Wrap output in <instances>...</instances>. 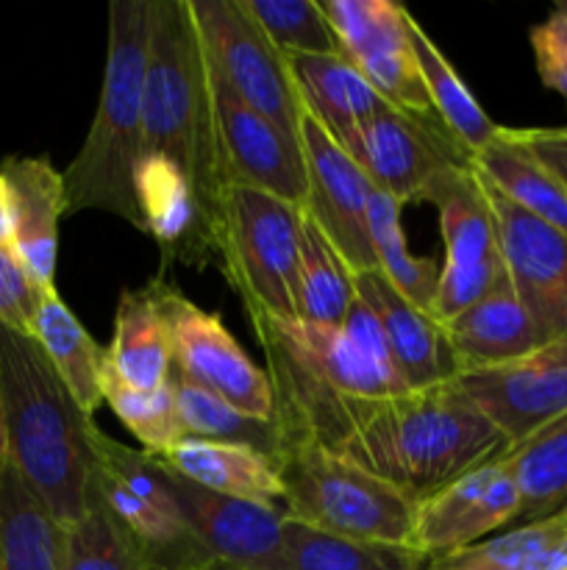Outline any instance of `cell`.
<instances>
[{"mask_svg": "<svg viewBox=\"0 0 567 570\" xmlns=\"http://www.w3.org/2000/svg\"><path fill=\"white\" fill-rule=\"evenodd\" d=\"M248 321L267 356L278 451L300 443L331 449L359 401L409 393L389 362L376 315L359 295L342 326L284 321L267 312H248Z\"/></svg>", "mask_w": 567, "mask_h": 570, "instance_id": "obj_1", "label": "cell"}, {"mask_svg": "<svg viewBox=\"0 0 567 570\" xmlns=\"http://www.w3.org/2000/svg\"><path fill=\"white\" fill-rule=\"evenodd\" d=\"M504 134L531 154L567 193V128H504Z\"/></svg>", "mask_w": 567, "mask_h": 570, "instance_id": "obj_41", "label": "cell"}, {"mask_svg": "<svg viewBox=\"0 0 567 570\" xmlns=\"http://www.w3.org/2000/svg\"><path fill=\"white\" fill-rule=\"evenodd\" d=\"M31 337L42 345L50 365L61 376L81 410L87 415L103 406V376L109 360L106 348L92 340V334L78 323L70 306L59 298V293H48L39 304L37 317H33Z\"/></svg>", "mask_w": 567, "mask_h": 570, "instance_id": "obj_27", "label": "cell"}, {"mask_svg": "<svg viewBox=\"0 0 567 570\" xmlns=\"http://www.w3.org/2000/svg\"><path fill=\"white\" fill-rule=\"evenodd\" d=\"M215 70L253 111L300 142V109L281 50L261 33L239 0H189Z\"/></svg>", "mask_w": 567, "mask_h": 570, "instance_id": "obj_10", "label": "cell"}, {"mask_svg": "<svg viewBox=\"0 0 567 570\" xmlns=\"http://www.w3.org/2000/svg\"><path fill=\"white\" fill-rule=\"evenodd\" d=\"M539 81L567 100V3H559L528 31Z\"/></svg>", "mask_w": 567, "mask_h": 570, "instance_id": "obj_40", "label": "cell"}, {"mask_svg": "<svg viewBox=\"0 0 567 570\" xmlns=\"http://www.w3.org/2000/svg\"><path fill=\"white\" fill-rule=\"evenodd\" d=\"M498 456L520 490V518L515 527L567 510V415L520 443L506 445Z\"/></svg>", "mask_w": 567, "mask_h": 570, "instance_id": "obj_28", "label": "cell"}, {"mask_svg": "<svg viewBox=\"0 0 567 570\" xmlns=\"http://www.w3.org/2000/svg\"><path fill=\"white\" fill-rule=\"evenodd\" d=\"M476 178L493 212L511 289L545 343L567 337V234L517 209L481 173Z\"/></svg>", "mask_w": 567, "mask_h": 570, "instance_id": "obj_17", "label": "cell"}, {"mask_svg": "<svg viewBox=\"0 0 567 570\" xmlns=\"http://www.w3.org/2000/svg\"><path fill=\"white\" fill-rule=\"evenodd\" d=\"M156 460L209 493L256 501L284 512V484L276 456L239 443L187 438Z\"/></svg>", "mask_w": 567, "mask_h": 570, "instance_id": "obj_22", "label": "cell"}, {"mask_svg": "<svg viewBox=\"0 0 567 570\" xmlns=\"http://www.w3.org/2000/svg\"><path fill=\"white\" fill-rule=\"evenodd\" d=\"M304 212L261 189L228 184L220 195L215 245L245 312L292 321Z\"/></svg>", "mask_w": 567, "mask_h": 570, "instance_id": "obj_7", "label": "cell"}, {"mask_svg": "<svg viewBox=\"0 0 567 570\" xmlns=\"http://www.w3.org/2000/svg\"><path fill=\"white\" fill-rule=\"evenodd\" d=\"M106 360L109 371L131 387H165L170 379L172 348L167 317L161 309V276L120 295Z\"/></svg>", "mask_w": 567, "mask_h": 570, "instance_id": "obj_25", "label": "cell"}, {"mask_svg": "<svg viewBox=\"0 0 567 570\" xmlns=\"http://www.w3.org/2000/svg\"><path fill=\"white\" fill-rule=\"evenodd\" d=\"M6 465V429H3V410H0V471Z\"/></svg>", "mask_w": 567, "mask_h": 570, "instance_id": "obj_43", "label": "cell"}, {"mask_svg": "<svg viewBox=\"0 0 567 570\" xmlns=\"http://www.w3.org/2000/svg\"><path fill=\"white\" fill-rule=\"evenodd\" d=\"M409 42L415 53L417 72L422 78L431 109L437 120L465 145L467 150L478 154L498 137L500 126L484 111V106L472 98L467 83L456 76L454 65L445 59L442 50L434 45V39L422 31L420 22L409 14Z\"/></svg>", "mask_w": 567, "mask_h": 570, "instance_id": "obj_29", "label": "cell"}, {"mask_svg": "<svg viewBox=\"0 0 567 570\" xmlns=\"http://www.w3.org/2000/svg\"><path fill=\"white\" fill-rule=\"evenodd\" d=\"M356 295L370 306L381 326L389 362L409 393L437 387L459 373L442 323L406 298L381 271L354 273Z\"/></svg>", "mask_w": 567, "mask_h": 570, "instance_id": "obj_20", "label": "cell"}, {"mask_svg": "<svg viewBox=\"0 0 567 570\" xmlns=\"http://www.w3.org/2000/svg\"><path fill=\"white\" fill-rule=\"evenodd\" d=\"M0 410L6 460L61 523L81 521L94 499L100 429L67 390L42 345L0 323Z\"/></svg>", "mask_w": 567, "mask_h": 570, "instance_id": "obj_2", "label": "cell"}, {"mask_svg": "<svg viewBox=\"0 0 567 570\" xmlns=\"http://www.w3.org/2000/svg\"><path fill=\"white\" fill-rule=\"evenodd\" d=\"M267 39L287 53H339L320 0H239Z\"/></svg>", "mask_w": 567, "mask_h": 570, "instance_id": "obj_37", "label": "cell"}, {"mask_svg": "<svg viewBox=\"0 0 567 570\" xmlns=\"http://www.w3.org/2000/svg\"><path fill=\"white\" fill-rule=\"evenodd\" d=\"M0 173L9 181L14 209L11 248L33 282L44 293H53L59 223L67 217L64 178L44 156H9L0 165Z\"/></svg>", "mask_w": 567, "mask_h": 570, "instance_id": "obj_21", "label": "cell"}, {"mask_svg": "<svg viewBox=\"0 0 567 570\" xmlns=\"http://www.w3.org/2000/svg\"><path fill=\"white\" fill-rule=\"evenodd\" d=\"M506 440L454 382L381 401H361L331 449L381 482L426 499L495 460Z\"/></svg>", "mask_w": 567, "mask_h": 570, "instance_id": "obj_3", "label": "cell"}, {"mask_svg": "<svg viewBox=\"0 0 567 570\" xmlns=\"http://www.w3.org/2000/svg\"><path fill=\"white\" fill-rule=\"evenodd\" d=\"M142 154L161 156L181 170L215 232L220 195L231 181L211 98L209 56L189 0H153Z\"/></svg>", "mask_w": 567, "mask_h": 570, "instance_id": "obj_4", "label": "cell"}, {"mask_svg": "<svg viewBox=\"0 0 567 570\" xmlns=\"http://www.w3.org/2000/svg\"><path fill=\"white\" fill-rule=\"evenodd\" d=\"M450 382L515 445L567 415V337L504 365L459 371Z\"/></svg>", "mask_w": 567, "mask_h": 570, "instance_id": "obj_15", "label": "cell"}, {"mask_svg": "<svg viewBox=\"0 0 567 570\" xmlns=\"http://www.w3.org/2000/svg\"><path fill=\"white\" fill-rule=\"evenodd\" d=\"M472 170L481 173L504 198L556 232L567 234V193L531 154L511 142L500 126L498 137L472 154Z\"/></svg>", "mask_w": 567, "mask_h": 570, "instance_id": "obj_31", "label": "cell"}, {"mask_svg": "<svg viewBox=\"0 0 567 570\" xmlns=\"http://www.w3.org/2000/svg\"><path fill=\"white\" fill-rule=\"evenodd\" d=\"M339 53L387 104L434 115L409 42V11L392 0H320Z\"/></svg>", "mask_w": 567, "mask_h": 570, "instance_id": "obj_14", "label": "cell"}, {"mask_svg": "<svg viewBox=\"0 0 567 570\" xmlns=\"http://www.w3.org/2000/svg\"><path fill=\"white\" fill-rule=\"evenodd\" d=\"M284 546L292 570H437L439 562L404 546L337 538L284 518Z\"/></svg>", "mask_w": 567, "mask_h": 570, "instance_id": "obj_33", "label": "cell"}, {"mask_svg": "<svg viewBox=\"0 0 567 570\" xmlns=\"http://www.w3.org/2000/svg\"><path fill=\"white\" fill-rule=\"evenodd\" d=\"M339 145L365 170L372 187L400 206L428 200L442 178L472 161L470 150L437 115H417L392 104L345 134Z\"/></svg>", "mask_w": 567, "mask_h": 570, "instance_id": "obj_9", "label": "cell"}, {"mask_svg": "<svg viewBox=\"0 0 567 570\" xmlns=\"http://www.w3.org/2000/svg\"><path fill=\"white\" fill-rule=\"evenodd\" d=\"M161 309L170 332L172 367L189 382L211 390L222 401L256 421L272 423L276 401L267 371L253 365L228 332L220 315L183 298L161 273Z\"/></svg>", "mask_w": 567, "mask_h": 570, "instance_id": "obj_12", "label": "cell"}, {"mask_svg": "<svg viewBox=\"0 0 567 570\" xmlns=\"http://www.w3.org/2000/svg\"><path fill=\"white\" fill-rule=\"evenodd\" d=\"M209 70L228 181L261 189L304 209L306 167L298 139L287 137L267 117L250 109L211 61Z\"/></svg>", "mask_w": 567, "mask_h": 570, "instance_id": "obj_18", "label": "cell"}, {"mask_svg": "<svg viewBox=\"0 0 567 570\" xmlns=\"http://www.w3.org/2000/svg\"><path fill=\"white\" fill-rule=\"evenodd\" d=\"M437 570H567V510L493 534Z\"/></svg>", "mask_w": 567, "mask_h": 570, "instance_id": "obj_32", "label": "cell"}, {"mask_svg": "<svg viewBox=\"0 0 567 570\" xmlns=\"http://www.w3.org/2000/svg\"><path fill=\"white\" fill-rule=\"evenodd\" d=\"M354 301V271L322 237L320 228L304 215L292 289V321L315 323V326H342Z\"/></svg>", "mask_w": 567, "mask_h": 570, "instance_id": "obj_30", "label": "cell"}, {"mask_svg": "<svg viewBox=\"0 0 567 570\" xmlns=\"http://www.w3.org/2000/svg\"><path fill=\"white\" fill-rule=\"evenodd\" d=\"M165 476L187 523L217 562L237 570H292L284 546L281 510L209 493L170 468H165Z\"/></svg>", "mask_w": 567, "mask_h": 570, "instance_id": "obj_19", "label": "cell"}, {"mask_svg": "<svg viewBox=\"0 0 567 570\" xmlns=\"http://www.w3.org/2000/svg\"><path fill=\"white\" fill-rule=\"evenodd\" d=\"M103 404H109L122 426L145 445V454H165L172 445L187 440L170 384L159 390H139L106 367Z\"/></svg>", "mask_w": 567, "mask_h": 570, "instance_id": "obj_36", "label": "cell"}, {"mask_svg": "<svg viewBox=\"0 0 567 570\" xmlns=\"http://www.w3.org/2000/svg\"><path fill=\"white\" fill-rule=\"evenodd\" d=\"M300 150L306 167L304 215L337 248L354 273L378 271L370 243V198L376 187L342 145L304 111L300 117Z\"/></svg>", "mask_w": 567, "mask_h": 570, "instance_id": "obj_13", "label": "cell"}, {"mask_svg": "<svg viewBox=\"0 0 567 570\" xmlns=\"http://www.w3.org/2000/svg\"><path fill=\"white\" fill-rule=\"evenodd\" d=\"M428 200L439 212V232L445 243L431 315L445 323L498 287L506 278V265L493 212L478 187L472 161L465 170L442 178Z\"/></svg>", "mask_w": 567, "mask_h": 570, "instance_id": "obj_11", "label": "cell"}, {"mask_svg": "<svg viewBox=\"0 0 567 570\" xmlns=\"http://www.w3.org/2000/svg\"><path fill=\"white\" fill-rule=\"evenodd\" d=\"M167 384H170L172 395H176L178 415H181L183 429H187V438L250 445V449L276 456V423L256 421V417L242 415V412L233 410L228 401H222L220 395H215L211 390L200 387V384L181 376L176 367H170Z\"/></svg>", "mask_w": 567, "mask_h": 570, "instance_id": "obj_34", "label": "cell"}, {"mask_svg": "<svg viewBox=\"0 0 567 570\" xmlns=\"http://www.w3.org/2000/svg\"><path fill=\"white\" fill-rule=\"evenodd\" d=\"M400 209L404 206L392 200L384 193H372L370 198V215H367V226H370V243L376 250L378 271L395 284V289L415 301L417 306L431 312L434 295H437L439 284V265L426 256H411L409 243H406L404 223H400Z\"/></svg>", "mask_w": 567, "mask_h": 570, "instance_id": "obj_35", "label": "cell"}, {"mask_svg": "<svg viewBox=\"0 0 567 570\" xmlns=\"http://www.w3.org/2000/svg\"><path fill=\"white\" fill-rule=\"evenodd\" d=\"M442 332L459 362V371L504 365L545 345L537 323L511 289L509 276L481 301L445 321Z\"/></svg>", "mask_w": 567, "mask_h": 570, "instance_id": "obj_23", "label": "cell"}, {"mask_svg": "<svg viewBox=\"0 0 567 570\" xmlns=\"http://www.w3.org/2000/svg\"><path fill=\"white\" fill-rule=\"evenodd\" d=\"M284 59L300 109L315 117L337 142L389 106L342 53H287Z\"/></svg>", "mask_w": 567, "mask_h": 570, "instance_id": "obj_24", "label": "cell"}, {"mask_svg": "<svg viewBox=\"0 0 567 570\" xmlns=\"http://www.w3.org/2000/svg\"><path fill=\"white\" fill-rule=\"evenodd\" d=\"M520 518V490L500 456L417 501L409 549L442 562Z\"/></svg>", "mask_w": 567, "mask_h": 570, "instance_id": "obj_16", "label": "cell"}, {"mask_svg": "<svg viewBox=\"0 0 567 570\" xmlns=\"http://www.w3.org/2000/svg\"><path fill=\"white\" fill-rule=\"evenodd\" d=\"M14 239V209H11V189L0 173V245H11Z\"/></svg>", "mask_w": 567, "mask_h": 570, "instance_id": "obj_42", "label": "cell"}, {"mask_svg": "<svg viewBox=\"0 0 567 570\" xmlns=\"http://www.w3.org/2000/svg\"><path fill=\"white\" fill-rule=\"evenodd\" d=\"M153 0H111L109 56L87 139L61 170L67 215L111 212L145 228L137 200V167L145 150V76H148Z\"/></svg>", "mask_w": 567, "mask_h": 570, "instance_id": "obj_5", "label": "cell"}, {"mask_svg": "<svg viewBox=\"0 0 567 570\" xmlns=\"http://www.w3.org/2000/svg\"><path fill=\"white\" fill-rule=\"evenodd\" d=\"M64 570H153L120 523L92 499L81 521L64 527Z\"/></svg>", "mask_w": 567, "mask_h": 570, "instance_id": "obj_38", "label": "cell"}, {"mask_svg": "<svg viewBox=\"0 0 567 570\" xmlns=\"http://www.w3.org/2000/svg\"><path fill=\"white\" fill-rule=\"evenodd\" d=\"M0 570H64V527L9 460L0 471Z\"/></svg>", "mask_w": 567, "mask_h": 570, "instance_id": "obj_26", "label": "cell"}, {"mask_svg": "<svg viewBox=\"0 0 567 570\" xmlns=\"http://www.w3.org/2000/svg\"><path fill=\"white\" fill-rule=\"evenodd\" d=\"M94 449V499L120 523L150 568L203 570L215 562L183 518L156 456L128 449L106 432H98Z\"/></svg>", "mask_w": 567, "mask_h": 570, "instance_id": "obj_8", "label": "cell"}, {"mask_svg": "<svg viewBox=\"0 0 567 570\" xmlns=\"http://www.w3.org/2000/svg\"><path fill=\"white\" fill-rule=\"evenodd\" d=\"M284 518L337 538L409 549L417 499L320 445H287L276 454Z\"/></svg>", "mask_w": 567, "mask_h": 570, "instance_id": "obj_6", "label": "cell"}, {"mask_svg": "<svg viewBox=\"0 0 567 570\" xmlns=\"http://www.w3.org/2000/svg\"><path fill=\"white\" fill-rule=\"evenodd\" d=\"M44 295L48 293L33 282L14 248L0 245V323L31 337L33 317Z\"/></svg>", "mask_w": 567, "mask_h": 570, "instance_id": "obj_39", "label": "cell"}]
</instances>
